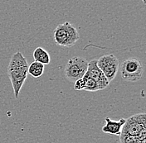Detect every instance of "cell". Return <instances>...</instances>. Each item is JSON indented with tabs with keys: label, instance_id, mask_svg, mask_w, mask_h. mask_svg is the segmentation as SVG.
<instances>
[{
	"label": "cell",
	"instance_id": "cell-5",
	"mask_svg": "<svg viewBox=\"0 0 146 143\" xmlns=\"http://www.w3.org/2000/svg\"><path fill=\"white\" fill-rule=\"evenodd\" d=\"M88 67V61L80 56L71 58L66 63L65 68V75L72 82L81 80L86 74Z\"/></svg>",
	"mask_w": 146,
	"mask_h": 143
},
{
	"label": "cell",
	"instance_id": "cell-4",
	"mask_svg": "<svg viewBox=\"0 0 146 143\" xmlns=\"http://www.w3.org/2000/svg\"><path fill=\"white\" fill-rule=\"evenodd\" d=\"M145 113L135 114L126 119L121 135L145 137Z\"/></svg>",
	"mask_w": 146,
	"mask_h": 143
},
{
	"label": "cell",
	"instance_id": "cell-11",
	"mask_svg": "<svg viewBox=\"0 0 146 143\" xmlns=\"http://www.w3.org/2000/svg\"><path fill=\"white\" fill-rule=\"evenodd\" d=\"M82 80H83V82H84L83 90H86V91H88V92H96V91L100 90V88H99L97 83L94 80L87 77L86 75H84Z\"/></svg>",
	"mask_w": 146,
	"mask_h": 143
},
{
	"label": "cell",
	"instance_id": "cell-3",
	"mask_svg": "<svg viewBox=\"0 0 146 143\" xmlns=\"http://www.w3.org/2000/svg\"><path fill=\"white\" fill-rule=\"evenodd\" d=\"M144 67L142 62L135 57L128 58L120 65V74L123 80L137 82L143 76Z\"/></svg>",
	"mask_w": 146,
	"mask_h": 143
},
{
	"label": "cell",
	"instance_id": "cell-7",
	"mask_svg": "<svg viewBox=\"0 0 146 143\" xmlns=\"http://www.w3.org/2000/svg\"><path fill=\"white\" fill-rule=\"evenodd\" d=\"M85 75L96 81L100 88V90L107 88L109 85L110 82L105 77L104 74L97 65V60H91L90 62H88L87 71Z\"/></svg>",
	"mask_w": 146,
	"mask_h": 143
},
{
	"label": "cell",
	"instance_id": "cell-9",
	"mask_svg": "<svg viewBox=\"0 0 146 143\" xmlns=\"http://www.w3.org/2000/svg\"><path fill=\"white\" fill-rule=\"evenodd\" d=\"M33 58H34V61L41 63L43 65H48L51 61V58L48 52L44 50L42 47H37L36 50L33 51Z\"/></svg>",
	"mask_w": 146,
	"mask_h": 143
},
{
	"label": "cell",
	"instance_id": "cell-8",
	"mask_svg": "<svg viewBox=\"0 0 146 143\" xmlns=\"http://www.w3.org/2000/svg\"><path fill=\"white\" fill-rule=\"evenodd\" d=\"M105 120H106V124L102 127L103 132L107 133V134L116 135V136L121 135L122 128L126 122L125 118H120L119 120L114 121L107 117L105 118Z\"/></svg>",
	"mask_w": 146,
	"mask_h": 143
},
{
	"label": "cell",
	"instance_id": "cell-6",
	"mask_svg": "<svg viewBox=\"0 0 146 143\" xmlns=\"http://www.w3.org/2000/svg\"><path fill=\"white\" fill-rule=\"evenodd\" d=\"M97 65L104 74L107 80L110 82L116 76L119 68V62L117 57L113 54L105 55L97 60Z\"/></svg>",
	"mask_w": 146,
	"mask_h": 143
},
{
	"label": "cell",
	"instance_id": "cell-1",
	"mask_svg": "<svg viewBox=\"0 0 146 143\" xmlns=\"http://www.w3.org/2000/svg\"><path fill=\"white\" fill-rule=\"evenodd\" d=\"M27 71L28 64L27 59L23 56V55L20 51L13 54L9 62L8 73L13 86V94L16 98H18L22 87L27 80L28 74Z\"/></svg>",
	"mask_w": 146,
	"mask_h": 143
},
{
	"label": "cell",
	"instance_id": "cell-2",
	"mask_svg": "<svg viewBox=\"0 0 146 143\" xmlns=\"http://www.w3.org/2000/svg\"><path fill=\"white\" fill-rule=\"evenodd\" d=\"M80 36L76 28L70 22L59 24L54 30V40L60 46L72 47L79 40Z\"/></svg>",
	"mask_w": 146,
	"mask_h": 143
},
{
	"label": "cell",
	"instance_id": "cell-10",
	"mask_svg": "<svg viewBox=\"0 0 146 143\" xmlns=\"http://www.w3.org/2000/svg\"><path fill=\"white\" fill-rule=\"evenodd\" d=\"M44 69H45V65H43L41 63L33 61L30 65H28L27 73L34 78H38L42 75Z\"/></svg>",
	"mask_w": 146,
	"mask_h": 143
}]
</instances>
